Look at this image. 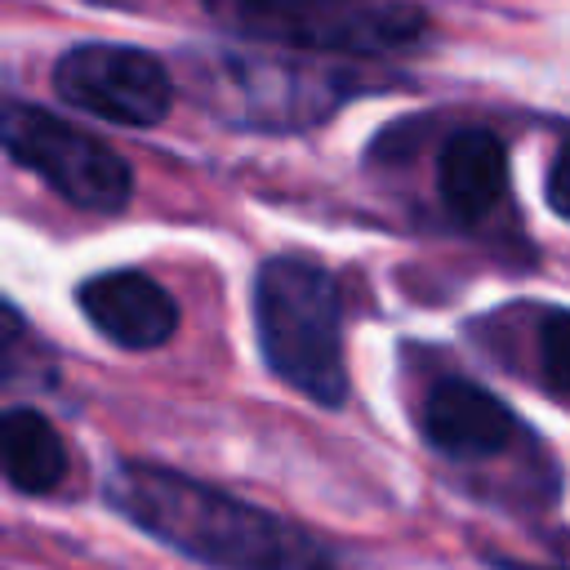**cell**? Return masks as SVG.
Masks as SVG:
<instances>
[{"instance_id": "5b68a950", "label": "cell", "mask_w": 570, "mask_h": 570, "mask_svg": "<svg viewBox=\"0 0 570 570\" xmlns=\"http://www.w3.org/2000/svg\"><path fill=\"white\" fill-rule=\"evenodd\" d=\"M53 94L94 120L151 129L174 107L169 67L134 45H76L53 62Z\"/></svg>"}, {"instance_id": "8fae6325", "label": "cell", "mask_w": 570, "mask_h": 570, "mask_svg": "<svg viewBox=\"0 0 570 570\" xmlns=\"http://www.w3.org/2000/svg\"><path fill=\"white\" fill-rule=\"evenodd\" d=\"M534 356L548 392L570 396V307H543L534 330Z\"/></svg>"}, {"instance_id": "3957f363", "label": "cell", "mask_w": 570, "mask_h": 570, "mask_svg": "<svg viewBox=\"0 0 570 570\" xmlns=\"http://www.w3.org/2000/svg\"><path fill=\"white\" fill-rule=\"evenodd\" d=\"M205 13L245 36L298 53L387 58L419 49L432 36L414 0H200Z\"/></svg>"}, {"instance_id": "7c38bea8", "label": "cell", "mask_w": 570, "mask_h": 570, "mask_svg": "<svg viewBox=\"0 0 570 570\" xmlns=\"http://www.w3.org/2000/svg\"><path fill=\"white\" fill-rule=\"evenodd\" d=\"M548 205L570 223V138L561 142V151L548 165Z\"/></svg>"}, {"instance_id": "277c9868", "label": "cell", "mask_w": 570, "mask_h": 570, "mask_svg": "<svg viewBox=\"0 0 570 570\" xmlns=\"http://www.w3.org/2000/svg\"><path fill=\"white\" fill-rule=\"evenodd\" d=\"M4 151L13 165L31 169L45 187L89 214H116L134 196V169L116 147L94 138L80 125L58 120L45 107L9 102L4 111Z\"/></svg>"}, {"instance_id": "4fadbf2b", "label": "cell", "mask_w": 570, "mask_h": 570, "mask_svg": "<svg viewBox=\"0 0 570 570\" xmlns=\"http://www.w3.org/2000/svg\"><path fill=\"white\" fill-rule=\"evenodd\" d=\"M499 570H566V566H517V561H499Z\"/></svg>"}, {"instance_id": "52a82bcc", "label": "cell", "mask_w": 570, "mask_h": 570, "mask_svg": "<svg viewBox=\"0 0 570 570\" xmlns=\"http://www.w3.org/2000/svg\"><path fill=\"white\" fill-rule=\"evenodd\" d=\"M76 303L102 338L129 352L160 347L178 330V298L142 267H116L80 281Z\"/></svg>"}, {"instance_id": "8992f818", "label": "cell", "mask_w": 570, "mask_h": 570, "mask_svg": "<svg viewBox=\"0 0 570 570\" xmlns=\"http://www.w3.org/2000/svg\"><path fill=\"white\" fill-rule=\"evenodd\" d=\"M209 89L218 94H209L205 102H218L236 120L263 129H303L334 111V102L347 94V80L285 58L232 53L209 62Z\"/></svg>"}, {"instance_id": "7a4b0ae2", "label": "cell", "mask_w": 570, "mask_h": 570, "mask_svg": "<svg viewBox=\"0 0 570 570\" xmlns=\"http://www.w3.org/2000/svg\"><path fill=\"white\" fill-rule=\"evenodd\" d=\"M254 334L267 370L298 396L338 410L347 401L343 289L307 254H272L254 272Z\"/></svg>"}, {"instance_id": "9c48e42d", "label": "cell", "mask_w": 570, "mask_h": 570, "mask_svg": "<svg viewBox=\"0 0 570 570\" xmlns=\"http://www.w3.org/2000/svg\"><path fill=\"white\" fill-rule=\"evenodd\" d=\"M508 191V147L494 129H454L436 156V196L459 223H481Z\"/></svg>"}, {"instance_id": "30bf717a", "label": "cell", "mask_w": 570, "mask_h": 570, "mask_svg": "<svg viewBox=\"0 0 570 570\" xmlns=\"http://www.w3.org/2000/svg\"><path fill=\"white\" fill-rule=\"evenodd\" d=\"M0 463L13 490L22 494H49L67 472V445L58 428L45 419V410L9 405L0 419Z\"/></svg>"}, {"instance_id": "ba28073f", "label": "cell", "mask_w": 570, "mask_h": 570, "mask_svg": "<svg viewBox=\"0 0 570 570\" xmlns=\"http://www.w3.org/2000/svg\"><path fill=\"white\" fill-rule=\"evenodd\" d=\"M423 441L459 463L494 459L517 436V414L472 379H436L419 410Z\"/></svg>"}, {"instance_id": "6da1fadb", "label": "cell", "mask_w": 570, "mask_h": 570, "mask_svg": "<svg viewBox=\"0 0 570 570\" xmlns=\"http://www.w3.org/2000/svg\"><path fill=\"white\" fill-rule=\"evenodd\" d=\"M102 499L129 525L209 570H334L330 548L303 525L165 463L120 459Z\"/></svg>"}]
</instances>
